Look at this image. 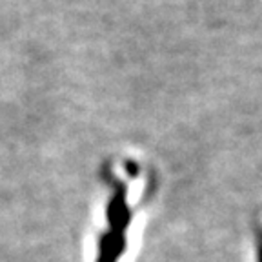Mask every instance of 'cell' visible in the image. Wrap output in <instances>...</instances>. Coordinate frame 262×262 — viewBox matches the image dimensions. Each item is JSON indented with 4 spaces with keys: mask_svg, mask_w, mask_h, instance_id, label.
Returning a JSON list of instances; mask_svg holds the SVG:
<instances>
[{
    "mask_svg": "<svg viewBox=\"0 0 262 262\" xmlns=\"http://www.w3.org/2000/svg\"><path fill=\"white\" fill-rule=\"evenodd\" d=\"M126 250V237L119 231H107L98 241L97 262H119Z\"/></svg>",
    "mask_w": 262,
    "mask_h": 262,
    "instance_id": "cell-2",
    "label": "cell"
},
{
    "mask_svg": "<svg viewBox=\"0 0 262 262\" xmlns=\"http://www.w3.org/2000/svg\"><path fill=\"white\" fill-rule=\"evenodd\" d=\"M257 262H262V231L258 233L257 241Z\"/></svg>",
    "mask_w": 262,
    "mask_h": 262,
    "instance_id": "cell-3",
    "label": "cell"
},
{
    "mask_svg": "<svg viewBox=\"0 0 262 262\" xmlns=\"http://www.w3.org/2000/svg\"><path fill=\"white\" fill-rule=\"evenodd\" d=\"M107 221H110L111 231L124 233V229L131 222V211L126 204V188L119 184V189L113 193L110 204H107Z\"/></svg>",
    "mask_w": 262,
    "mask_h": 262,
    "instance_id": "cell-1",
    "label": "cell"
}]
</instances>
